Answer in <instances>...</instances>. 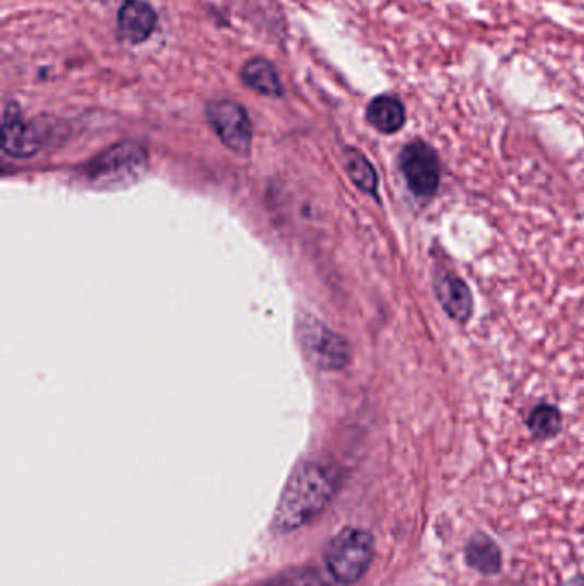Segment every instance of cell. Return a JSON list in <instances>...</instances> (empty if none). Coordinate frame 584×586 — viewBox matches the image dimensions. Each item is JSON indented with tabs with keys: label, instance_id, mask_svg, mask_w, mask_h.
<instances>
[{
	"label": "cell",
	"instance_id": "6da1fadb",
	"mask_svg": "<svg viewBox=\"0 0 584 586\" xmlns=\"http://www.w3.org/2000/svg\"><path fill=\"white\" fill-rule=\"evenodd\" d=\"M336 491V479L327 468L306 463L291 474L279 495L271 527L276 534H291L321 515Z\"/></svg>",
	"mask_w": 584,
	"mask_h": 586
},
{
	"label": "cell",
	"instance_id": "7a4b0ae2",
	"mask_svg": "<svg viewBox=\"0 0 584 586\" xmlns=\"http://www.w3.org/2000/svg\"><path fill=\"white\" fill-rule=\"evenodd\" d=\"M146 170V150L138 143H120L84 168V180L96 191H119L140 182Z\"/></svg>",
	"mask_w": 584,
	"mask_h": 586
},
{
	"label": "cell",
	"instance_id": "3957f363",
	"mask_svg": "<svg viewBox=\"0 0 584 586\" xmlns=\"http://www.w3.org/2000/svg\"><path fill=\"white\" fill-rule=\"evenodd\" d=\"M374 555V535L363 528L348 527L334 535L324 559L331 576L336 582L355 585L367 575Z\"/></svg>",
	"mask_w": 584,
	"mask_h": 586
},
{
	"label": "cell",
	"instance_id": "277c9868",
	"mask_svg": "<svg viewBox=\"0 0 584 586\" xmlns=\"http://www.w3.org/2000/svg\"><path fill=\"white\" fill-rule=\"evenodd\" d=\"M298 339L307 359L322 371H339L350 362V344L321 321L302 315L297 323Z\"/></svg>",
	"mask_w": 584,
	"mask_h": 586
},
{
	"label": "cell",
	"instance_id": "5b68a950",
	"mask_svg": "<svg viewBox=\"0 0 584 586\" xmlns=\"http://www.w3.org/2000/svg\"><path fill=\"white\" fill-rule=\"evenodd\" d=\"M400 168L405 176L409 191L417 198L429 200L441 184V165L438 153L424 141L406 144L400 155Z\"/></svg>",
	"mask_w": 584,
	"mask_h": 586
},
{
	"label": "cell",
	"instance_id": "8992f818",
	"mask_svg": "<svg viewBox=\"0 0 584 586\" xmlns=\"http://www.w3.org/2000/svg\"><path fill=\"white\" fill-rule=\"evenodd\" d=\"M206 117L222 143L237 155H249L252 143V125L246 108L237 101L213 100L207 104Z\"/></svg>",
	"mask_w": 584,
	"mask_h": 586
},
{
	"label": "cell",
	"instance_id": "52a82bcc",
	"mask_svg": "<svg viewBox=\"0 0 584 586\" xmlns=\"http://www.w3.org/2000/svg\"><path fill=\"white\" fill-rule=\"evenodd\" d=\"M40 144L38 132L21 117L20 105L9 101L2 119V150L5 155L28 158L40 150Z\"/></svg>",
	"mask_w": 584,
	"mask_h": 586
},
{
	"label": "cell",
	"instance_id": "ba28073f",
	"mask_svg": "<svg viewBox=\"0 0 584 586\" xmlns=\"http://www.w3.org/2000/svg\"><path fill=\"white\" fill-rule=\"evenodd\" d=\"M158 16L144 0H126L117 16V32L126 44L140 45L155 32Z\"/></svg>",
	"mask_w": 584,
	"mask_h": 586
},
{
	"label": "cell",
	"instance_id": "9c48e42d",
	"mask_svg": "<svg viewBox=\"0 0 584 586\" xmlns=\"http://www.w3.org/2000/svg\"><path fill=\"white\" fill-rule=\"evenodd\" d=\"M433 290L441 302L442 309L457 323H468L474 314V297L468 285L462 278H457L453 273H442L436 276Z\"/></svg>",
	"mask_w": 584,
	"mask_h": 586
},
{
	"label": "cell",
	"instance_id": "30bf717a",
	"mask_svg": "<svg viewBox=\"0 0 584 586\" xmlns=\"http://www.w3.org/2000/svg\"><path fill=\"white\" fill-rule=\"evenodd\" d=\"M466 566L484 576H496L502 571V551L489 534L477 531L463 549Z\"/></svg>",
	"mask_w": 584,
	"mask_h": 586
},
{
	"label": "cell",
	"instance_id": "8fae6325",
	"mask_svg": "<svg viewBox=\"0 0 584 586\" xmlns=\"http://www.w3.org/2000/svg\"><path fill=\"white\" fill-rule=\"evenodd\" d=\"M367 120L382 134H394L405 125V105L393 95L376 96L367 107Z\"/></svg>",
	"mask_w": 584,
	"mask_h": 586
},
{
	"label": "cell",
	"instance_id": "7c38bea8",
	"mask_svg": "<svg viewBox=\"0 0 584 586\" xmlns=\"http://www.w3.org/2000/svg\"><path fill=\"white\" fill-rule=\"evenodd\" d=\"M240 76H242L243 83L259 95L271 96V98H278L283 95L278 71H276L275 65L271 64L270 60L263 59V57L247 60Z\"/></svg>",
	"mask_w": 584,
	"mask_h": 586
},
{
	"label": "cell",
	"instance_id": "4fadbf2b",
	"mask_svg": "<svg viewBox=\"0 0 584 586\" xmlns=\"http://www.w3.org/2000/svg\"><path fill=\"white\" fill-rule=\"evenodd\" d=\"M343 164H345L346 174L350 176L351 182H354L360 191L367 192V194L370 195H378V172H376V168L372 167V164L367 160V156H363L358 150L348 148L345 150Z\"/></svg>",
	"mask_w": 584,
	"mask_h": 586
},
{
	"label": "cell",
	"instance_id": "5bb4252c",
	"mask_svg": "<svg viewBox=\"0 0 584 586\" xmlns=\"http://www.w3.org/2000/svg\"><path fill=\"white\" fill-rule=\"evenodd\" d=\"M528 427L533 438L541 439V441L552 439L561 431V411L550 405H540L529 414Z\"/></svg>",
	"mask_w": 584,
	"mask_h": 586
},
{
	"label": "cell",
	"instance_id": "9a60e30c",
	"mask_svg": "<svg viewBox=\"0 0 584 586\" xmlns=\"http://www.w3.org/2000/svg\"><path fill=\"white\" fill-rule=\"evenodd\" d=\"M275 586H331L326 579L322 578L319 573L312 570L288 571L285 575L279 576Z\"/></svg>",
	"mask_w": 584,
	"mask_h": 586
},
{
	"label": "cell",
	"instance_id": "2e32d148",
	"mask_svg": "<svg viewBox=\"0 0 584 586\" xmlns=\"http://www.w3.org/2000/svg\"><path fill=\"white\" fill-rule=\"evenodd\" d=\"M564 586H584V575H576L565 582Z\"/></svg>",
	"mask_w": 584,
	"mask_h": 586
}]
</instances>
